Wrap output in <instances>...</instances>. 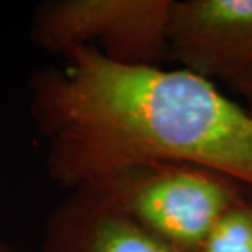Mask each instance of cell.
Returning <instances> with one entry per match:
<instances>
[{
    "label": "cell",
    "instance_id": "6da1fadb",
    "mask_svg": "<svg viewBox=\"0 0 252 252\" xmlns=\"http://www.w3.org/2000/svg\"><path fill=\"white\" fill-rule=\"evenodd\" d=\"M36 70L30 113L46 144L51 180L65 190L138 167L187 162L252 190V117L185 69L128 65L95 46Z\"/></svg>",
    "mask_w": 252,
    "mask_h": 252
},
{
    "label": "cell",
    "instance_id": "7a4b0ae2",
    "mask_svg": "<svg viewBox=\"0 0 252 252\" xmlns=\"http://www.w3.org/2000/svg\"><path fill=\"white\" fill-rule=\"evenodd\" d=\"M97 185L138 223L182 252H198L216 221L246 198V187L238 180L187 162L131 169Z\"/></svg>",
    "mask_w": 252,
    "mask_h": 252
},
{
    "label": "cell",
    "instance_id": "3957f363",
    "mask_svg": "<svg viewBox=\"0 0 252 252\" xmlns=\"http://www.w3.org/2000/svg\"><path fill=\"white\" fill-rule=\"evenodd\" d=\"M172 0H51L33 15L30 39L65 54L95 46L128 65L162 67L170 59L167 22Z\"/></svg>",
    "mask_w": 252,
    "mask_h": 252
},
{
    "label": "cell",
    "instance_id": "277c9868",
    "mask_svg": "<svg viewBox=\"0 0 252 252\" xmlns=\"http://www.w3.org/2000/svg\"><path fill=\"white\" fill-rule=\"evenodd\" d=\"M167 39L182 69L231 85L252 69V0H172Z\"/></svg>",
    "mask_w": 252,
    "mask_h": 252
},
{
    "label": "cell",
    "instance_id": "5b68a950",
    "mask_svg": "<svg viewBox=\"0 0 252 252\" xmlns=\"http://www.w3.org/2000/svg\"><path fill=\"white\" fill-rule=\"evenodd\" d=\"M38 252H182L138 223L97 184L69 190L44 226Z\"/></svg>",
    "mask_w": 252,
    "mask_h": 252
},
{
    "label": "cell",
    "instance_id": "8992f818",
    "mask_svg": "<svg viewBox=\"0 0 252 252\" xmlns=\"http://www.w3.org/2000/svg\"><path fill=\"white\" fill-rule=\"evenodd\" d=\"M198 252H252V200H241L216 221Z\"/></svg>",
    "mask_w": 252,
    "mask_h": 252
},
{
    "label": "cell",
    "instance_id": "52a82bcc",
    "mask_svg": "<svg viewBox=\"0 0 252 252\" xmlns=\"http://www.w3.org/2000/svg\"><path fill=\"white\" fill-rule=\"evenodd\" d=\"M231 87L236 90V94H239L244 98V108L252 117V69H249L244 75H241L238 80H234Z\"/></svg>",
    "mask_w": 252,
    "mask_h": 252
},
{
    "label": "cell",
    "instance_id": "ba28073f",
    "mask_svg": "<svg viewBox=\"0 0 252 252\" xmlns=\"http://www.w3.org/2000/svg\"><path fill=\"white\" fill-rule=\"evenodd\" d=\"M0 252H20L15 246L8 244V243H3V241H0Z\"/></svg>",
    "mask_w": 252,
    "mask_h": 252
}]
</instances>
